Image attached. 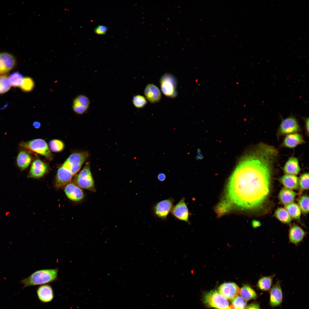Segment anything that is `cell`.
<instances>
[{"label":"cell","mask_w":309,"mask_h":309,"mask_svg":"<svg viewBox=\"0 0 309 309\" xmlns=\"http://www.w3.org/2000/svg\"><path fill=\"white\" fill-rule=\"evenodd\" d=\"M299 126L296 119L294 117L290 116L283 119L280 124V133L285 134L294 133L300 130Z\"/></svg>","instance_id":"4fadbf2b"},{"label":"cell","mask_w":309,"mask_h":309,"mask_svg":"<svg viewBox=\"0 0 309 309\" xmlns=\"http://www.w3.org/2000/svg\"><path fill=\"white\" fill-rule=\"evenodd\" d=\"M89 156L87 152L72 153L67 158L62 166L69 171L73 175H76Z\"/></svg>","instance_id":"5b68a950"},{"label":"cell","mask_w":309,"mask_h":309,"mask_svg":"<svg viewBox=\"0 0 309 309\" xmlns=\"http://www.w3.org/2000/svg\"><path fill=\"white\" fill-rule=\"evenodd\" d=\"M213 309H218L215 308H213Z\"/></svg>","instance_id":"f6af8a7d"},{"label":"cell","mask_w":309,"mask_h":309,"mask_svg":"<svg viewBox=\"0 0 309 309\" xmlns=\"http://www.w3.org/2000/svg\"><path fill=\"white\" fill-rule=\"evenodd\" d=\"M274 275L261 277L258 282L257 286L260 290L263 291L269 290L271 287Z\"/></svg>","instance_id":"4316f807"},{"label":"cell","mask_w":309,"mask_h":309,"mask_svg":"<svg viewBox=\"0 0 309 309\" xmlns=\"http://www.w3.org/2000/svg\"><path fill=\"white\" fill-rule=\"evenodd\" d=\"M296 195V193L292 190L283 188L279 193V198L281 203L286 205L292 203Z\"/></svg>","instance_id":"cb8c5ba5"},{"label":"cell","mask_w":309,"mask_h":309,"mask_svg":"<svg viewBox=\"0 0 309 309\" xmlns=\"http://www.w3.org/2000/svg\"><path fill=\"white\" fill-rule=\"evenodd\" d=\"M284 170L285 173L288 175H296L300 171L298 159L295 157H290L286 163Z\"/></svg>","instance_id":"44dd1931"},{"label":"cell","mask_w":309,"mask_h":309,"mask_svg":"<svg viewBox=\"0 0 309 309\" xmlns=\"http://www.w3.org/2000/svg\"><path fill=\"white\" fill-rule=\"evenodd\" d=\"M232 304L235 309H245L247 302L243 298L237 296L232 300Z\"/></svg>","instance_id":"d6a6232c"},{"label":"cell","mask_w":309,"mask_h":309,"mask_svg":"<svg viewBox=\"0 0 309 309\" xmlns=\"http://www.w3.org/2000/svg\"><path fill=\"white\" fill-rule=\"evenodd\" d=\"M225 309H235V308L232 305H230L229 306H228Z\"/></svg>","instance_id":"ee69618b"},{"label":"cell","mask_w":309,"mask_h":309,"mask_svg":"<svg viewBox=\"0 0 309 309\" xmlns=\"http://www.w3.org/2000/svg\"><path fill=\"white\" fill-rule=\"evenodd\" d=\"M36 293L39 300L43 303L51 302L54 297L53 288L49 284L41 285L37 288Z\"/></svg>","instance_id":"2e32d148"},{"label":"cell","mask_w":309,"mask_h":309,"mask_svg":"<svg viewBox=\"0 0 309 309\" xmlns=\"http://www.w3.org/2000/svg\"><path fill=\"white\" fill-rule=\"evenodd\" d=\"M157 177L159 181L161 182H163L166 179V176L164 173L160 172L158 175Z\"/></svg>","instance_id":"ab89813d"},{"label":"cell","mask_w":309,"mask_h":309,"mask_svg":"<svg viewBox=\"0 0 309 309\" xmlns=\"http://www.w3.org/2000/svg\"><path fill=\"white\" fill-rule=\"evenodd\" d=\"M240 289L237 285L234 282H225L221 284L218 288V292L226 299L232 300L240 293Z\"/></svg>","instance_id":"9c48e42d"},{"label":"cell","mask_w":309,"mask_h":309,"mask_svg":"<svg viewBox=\"0 0 309 309\" xmlns=\"http://www.w3.org/2000/svg\"><path fill=\"white\" fill-rule=\"evenodd\" d=\"M276 217L281 222L285 224L290 223L292 218L286 209L282 208L276 209L275 213Z\"/></svg>","instance_id":"f1b7e54d"},{"label":"cell","mask_w":309,"mask_h":309,"mask_svg":"<svg viewBox=\"0 0 309 309\" xmlns=\"http://www.w3.org/2000/svg\"><path fill=\"white\" fill-rule=\"evenodd\" d=\"M73 175L70 172L62 166L58 170L55 181V186L57 189L65 187L71 182Z\"/></svg>","instance_id":"9a60e30c"},{"label":"cell","mask_w":309,"mask_h":309,"mask_svg":"<svg viewBox=\"0 0 309 309\" xmlns=\"http://www.w3.org/2000/svg\"><path fill=\"white\" fill-rule=\"evenodd\" d=\"M90 103V101L87 96L82 95H79L74 100L73 110L76 113L82 114L88 110Z\"/></svg>","instance_id":"e0dca14e"},{"label":"cell","mask_w":309,"mask_h":309,"mask_svg":"<svg viewBox=\"0 0 309 309\" xmlns=\"http://www.w3.org/2000/svg\"><path fill=\"white\" fill-rule=\"evenodd\" d=\"M58 268L38 270L19 282L23 285V289L31 286L47 284L58 280Z\"/></svg>","instance_id":"7a4b0ae2"},{"label":"cell","mask_w":309,"mask_h":309,"mask_svg":"<svg viewBox=\"0 0 309 309\" xmlns=\"http://www.w3.org/2000/svg\"><path fill=\"white\" fill-rule=\"evenodd\" d=\"M177 83L176 79L173 76L168 73L164 74L160 80V86L163 93L167 97H175L177 94Z\"/></svg>","instance_id":"52a82bcc"},{"label":"cell","mask_w":309,"mask_h":309,"mask_svg":"<svg viewBox=\"0 0 309 309\" xmlns=\"http://www.w3.org/2000/svg\"><path fill=\"white\" fill-rule=\"evenodd\" d=\"M185 200V198L182 197L173 206L170 212L178 219L189 223V212Z\"/></svg>","instance_id":"30bf717a"},{"label":"cell","mask_w":309,"mask_h":309,"mask_svg":"<svg viewBox=\"0 0 309 309\" xmlns=\"http://www.w3.org/2000/svg\"><path fill=\"white\" fill-rule=\"evenodd\" d=\"M285 207L291 217L296 219H300L301 211L298 205L292 203L285 205Z\"/></svg>","instance_id":"83f0119b"},{"label":"cell","mask_w":309,"mask_h":309,"mask_svg":"<svg viewBox=\"0 0 309 309\" xmlns=\"http://www.w3.org/2000/svg\"><path fill=\"white\" fill-rule=\"evenodd\" d=\"M132 102L134 106L137 108H141L147 104L146 99L143 96L137 95L133 97Z\"/></svg>","instance_id":"836d02e7"},{"label":"cell","mask_w":309,"mask_h":309,"mask_svg":"<svg viewBox=\"0 0 309 309\" xmlns=\"http://www.w3.org/2000/svg\"><path fill=\"white\" fill-rule=\"evenodd\" d=\"M245 309H260V308L258 304L253 303L247 306Z\"/></svg>","instance_id":"f35d334b"},{"label":"cell","mask_w":309,"mask_h":309,"mask_svg":"<svg viewBox=\"0 0 309 309\" xmlns=\"http://www.w3.org/2000/svg\"><path fill=\"white\" fill-rule=\"evenodd\" d=\"M108 28L104 25H99L96 27L94 29V32L98 35H104L106 33L107 31Z\"/></svg>","instance_id":"74e56055"},{"label":"cell","mask_w":309,"mask_h":309,"mask_svg":"<svg viewBox=\"0 0 309 309\" xmlns=\"http://www.w3.org/2000/svg\"><path fill=\"white\" fill-rule=\"evenodd\" d=\"M278 154L274 146L257 144L230 177L225 198L217 207L218 211L222 214L233 207L250 211L261 208L269 194L273 166Z\"/></svg>","instance_id":"6da1fadb"},{"label":"cell","mask_w":309,"mask_h":309,"mask_svg":"<svg viewBox=\"0 0 309 309\" xmlns=\"http://www.w3.org/2000/svg\"><path fill=\"white\" fill-rule=\"evenodd\" d=\"M241 297L246 301L255 299L257 296L255 290L249 286L245 285L240 290Z\"/></svg>","instance_id":"484cf974"},{"label":"cell","mask_w":309,"mask_h":309,"mask_svg":"<svg viewBox=\"0 0 309 309\" xmlns=\"http://www.w3.org/2000/svg\"><path fill=\"white\" fill-rule=\"evenodd\" d=\"M23 78L22 75L19 72H16L13 73L9 77L11 86L15 87H20L22 84Z\"/></svg>","instance_id":"f546056e"},{"label":"cell","mask_w":309,"mask_h":309,"mask_svg":"<svg viewBox=\"0 0 309 309\" xmlns=\"http://www.w3.org/2000/svg\"><path fill=\"white\" fill-rule=\"evenodd\" d=\"M252 226L254 228H256L260 226L261 225L260 222L256 220H253L252 222Z\"/></svg>","instance_id":"60d3db41"},{"label":"cell","mask_w":309,"mask_h":309,"mask_svg":"<svg viewBox=\"0 0 309 309\" xmlns=\"http://www.w3.org/2000/svg\"><path fill=\"white\" fill-rule=\"evenodd\" d=\"M64 191L67 197L74 201H82L84 194L82 189L74 183L70 182L64 187Z\"/></svg>","instance_id":"7c38bea8"},{"label":"cell","mask_w":309,"mask_h":309,"mask_svg":"<svg viewBox=\"0 0 309 309\" xmlns=\"http://www.w3.org/2000/svg\"><path fill=\"white\" fill-rule=\"evenodd\" d=\"M305 231L300 227L294 225L290 227L288 237L290 242L297 245L301 242L305 236Z\"/></svg>","instance_id":"d6986e66"},{"label":"cell","mask_w":309,"mask_h":309,"mask_svg":"<svg viewBox=\"0 0 309 309\" xmlns=\"http://www.w3.org/2000/svg\"><path fill=\"white\" fill-rule=\"evenodd\" d=\"M11 85L9 77L6 75L0 76V94H3L7 92Z\"/></svg>","instance_id":"4dcf8cb0"},{"label":"cell","mask_w":309,"mask_h":309,"mask_svg":"<svg viewBox=\"0 0 309 309\" xmlns=\"http://www.w3.org/2000/svg\"><path fill=\"white\" fill-rule=\"evenodd\" d=\"M74 181L75 183L80 188L93 192L96 191L89 162L86 163L82 169L74 178Z\"/></svg>","instance_id":"3957f363"},{"label":"cell","mask_w":309,"mask_h":309,"mask_svg":"<svg viewBox=\"0 0 309 309\" xmlns=\"http://www.w3.org/2000/svg\"><path fill=\"white\" fill-rule=\"evenodd\" d=\"M16 60L12 54L7 52L0 53V70L4 74L12 70L15 66Z\"/></svg>","instance_id":"8fae6325"},{"label":"cell","mask_w":309,"mask_h":309,"mask_svg":"<svg viewBox=\"0 0 309 309\" xmlns=\"http://www.w3.org/2000/svg\"><path fill=\"white\" fill-rule=\"evenodd\" d=\"M174 199L171 197L157 202L153 208L154 215L161 219H167L174 206Z\"/></svg>","instance_id":"ba28073f"},{"label":"cell","mask_w":309,"mask_h":309,"mask_svg":"<svg viewBox=\"0 0 309 309\" xmlns=\"http://www.w3.org/2000/svg\"><path fill=\"white\" fill-rule=\"evenodd\" d=\"M33 126L35 128H38L40 127L41 124L39 122H35L33 123Z\"/></svg>","instance_id":"7bdbcfd3"},{"label":"cell","mask_w":309,"mask_h":309,"mask_svg":"<svg viewBox=\"0 0 309 309\" xmlns=\"http://www.w3.org/2000/svg\"><path fill=\"white\" fill-rule=\"evenodd\" d=\"M305 126L306 130L307 133L308 134L309 132V118H306L305 120Z\"/></svg>","instance_id":"b9f144b4"},{"label":"cell","mask_w":309,"mask_h":309,"mask_svg":"<svg viewBox=\"0 0 309 309\" xmlns=\"http://www.w3.org/2000/svg\"><path fill=\"white\" fill-rule=\"evenodd\" d=\"M144 94L147 100L152 103L158 102L161 99L160 90L153 84H149L146 86L144 89Z\"/></svg>","instance_id":"ac0fdd59"},{"label":"cell","mask_w":309,"mask_h":309,"mask_svg":"<svg viewBox=\"0 0 309 309\" xmlns=\"http://www.w3.org/2000/svg\"><path fill=\"white\" fill-rule=\"evenodd\" d=\"M34 85V82L32 79L29 77H25L23 78L22 84L20 87L23 91L28 92L32 90Z\"/></svg>","instance_id":"d590c367"},{"label":"cell","mask_w":309,"mask_h":309,"mask_svg":"<svg viewBox=\"0 0 309 309\" xmlns=\"http://www.w3.org/2000/svg\"><path fill=\"white\" fill-rule=\"evenodd\" d=\"M204 303L208 307L218 309H225L229 305L227 299L215 290L205 293L203 297Z\"/></svg>","instance_id":"8992f818"},{"label":"cell","mask_w":309,"mask_h":309,"mask_svg":"<svg viewBox=\"0 0 309 309\" xmlns=\"http://www.w3.org/2000/svg\"><path fill=\"white\" fill-rule=\"evenodd\" d=\"M21 146L31 151L44 156L51 160L53 155L46 142L41 139H36L22 142Z\"/></svg>","instance_id":"277c9868"},{"label":"cell","mask_w":309,"mask_h":309,"mask_svg":"<svg viewBox=\"0 0 309 309\" xmlns=\"http://www.w3.org/2000/svg\"><path fill=\"white\" fill-rule=\"evenodd\" d=\"M280 181L288 189H295L298 187V179L295 175H284L280 179Z\"/></svg>","instance_id":"603a6c76"},{"label":"cell","mask_w":309,"mask_h":309,"mask_svg":"<svg viewBox=\"0 0 309 309\" xmlns=\"http://www.w3.org/2000/svg\"><path fill=\"white\" fill-rule=\"evenodd\" d=\"M299 207L301 211L304 214H306L309 211V197L306 195L302 196L298 201Z\"/></svg>","instance_id":"1f68e13d"},{"label":"cell","mask_w":309,"mask_h":309,"mask_svg":"<svg viewBox=\"0 0 309 309\" xmlns=\"http://www.w3.org/2000/svg\"><path fill=\"white\" fill-rule=\"evenodd\" d=\"M47 170V165L40 159H37L32 163L28 176L31 178H40L46 174Z\"/></svg>","instance_id":"5bb4252c"},{"label":"cell","mask_w":309,"mask_h":309,"mask_svg":"<svg viewBox=\"0 0 309 309\" xmlns=\"http://www.w3.org/2000/svg\"><path fill=\"white\" fill-rule=\"evenodd\" d=\"M298 185L302 190H307L309 188V174L304 173L298 179Z\"/></svg>","instance_id":"8d00e7d4"},{"label":"cell","mask_w":309,"mask_h":309,"mask_svg":"<svg viewBox=\"0 0 309 309\" xmlns=\"http://www.w3.org/2000/svg\"><path fill=\"white\" fill-rule=\"evenodd\" d=\"M31 161V156L26 151H21L18 154L17 158L18 167L22 170L28 167Z\"/></svg>","instance_id":"d4e9b609"},{"label":"cell","mask_w":309,"mask_h":309,"mask_svg":"<svg viewBox=\"0 0 309 309\" xmlns=\"http://www.w3.org/2000/svg\"><path fill=\"white\" fill-rule=\"evenodd\" d=\"M304 142L302 136L299 134L296 133L287 135L284 139L283 143L286 147L293 148Z\"/></svg>","instance_id":"7402d4cb"},{"label":"cell","mask_w":309,"mask_h":309,"mask_svg":"<svg viewBox=\"0 0 309 309\" xmlns=\"http://www.w3.org/2000/svg\"><path fill=\"white\" fill-rule=\"evenodd\" d=\"M282 300V293L280 282L278 281L270 292V302L272 306L279 305Z\"/></svg>","instance_id":"ffe728a7"},{"label":"cell","mask_w":309,"mask_h":309,"mask_svg":"<svg viewBox=\"0 0 309 309\" xmlns=\"http://www.w3.org/2000/svg\"><path fill=\"white\" fill-rule=\"evenodd\" d=\"M50 150L54 152H59L64 148V144L60 140L54 139L51 140L49 143Z\"/></svg>","instance_id":"e575fe53"}]
</instances>
